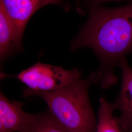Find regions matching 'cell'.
<instances>
[{"instance_id":"cell-3","label":"cell","mask_w":132,"mask_h":132,"mask_svg":"<svg viewBox=\"0 0 132 132\" xmlns=\"http://www.w3.org/2000/svg\"><path fill=\"white\" fill-rule=\"evenodd\" d=\"M81 77V71L77 69L67 70L61 67L41 63H37L16 76L27 87L23 91L24 97L60 90L79 80Z\"/></svg>"},{"instance_id":"cell-6","label":"cell","mask_w":132,"mask_h":132,"mask_svg":"<svg viewBox=\"0 0 132 132\" xmlns=\"http://www.w3.org/2000/svg\"><path fill=\"white\" fill-rule=\"evenodd\" d=\"M2 7L23 34L26 24L37 10L49 4L62 5V0H0Z\"/></svg>"},{"instance_id":"cell-2","label":"cell","mask_w":132,"mask_h":132,"mask_svg":"<svg viewBox=\"0 0 132 132\" xmlns=\"http://www.w3.org/2000/svg\"><path fill=\"white\" fill-rule=\"evenodd\" d=\"M89 79H79L60 90L36 94L57 120L70 132H96L97 122L90 102Z\"/></svg>"},{"instance_id":"cell-5","label":"cell","mask_w":132,"mask_h":132,"mask_svg":"<svg viewBox=\"0 0 132 132\" xmlns=\"http://www.w3.org/2000/svg\"><path fill=\"white\" fill-rule=\"evenodd\" d=\"M122 72V82L119 93L113 103L114 110L119 111L117 117L122 132H132V68L125 57L119 63Z\"/></svg>"},{"instance_id":"cell-10","label":"cell","mask_w":132,"mask_h":132,"mask_svg":"<svg viewBox=\"0 0 132 132\" xmlns=\"http://www.w3.org/2000/svg\"><path fill=\"white\" fill-rule=\"evenodd\" d=\"M131 1L132 0H86V2L89 5L90 9L95 6H97L99 4L109 2V1Z\"/></svg>"},{"instance_id":"cell-7","label":"cell","mask_w":132,"mask_h":132,"mask_svg":"<svg viewBox=\"0 0 132 132\" xmlns=\"http://www.w3.org/2000/svg\"><path fill=\"white\" fill-rule=\"evenodd\" d=\"M23 34L4 10L0 7V58L2 63L15 52L23 50Z\"/></svg>"},{"instance_id":"cell-1","label":"cell","mask_w":132,"mask_h":132,"mask_svg":"<svg viewBox=\"0 0 132 132\" xmlns=\"http://www.w3.org/2000/svg\"><path fill=\"white\" fill-rule=\"evenodd\" d=\"M82 47L92 48L99 59V69L89 77L91 83L103 89L117 83L116 67L132 53V1L116 8H92L71 46L72 51Z\"/></svg>"},{"instance_id":"cell-8","label":"cell","mask_w":132,"mask_h":132,"mask_svg":"<svg viewBox=\"0 0 132 132\" xmlns=\"http://www.w3.org/2000/svg\"><path fill=\"white\" fill-rule=\"evenodd\" d=\"M114 110L112 103L105 97L100 98L96 132H122L117 117L113 116Z\"/></svg>"},{"instance_id":"cell-4","label":"cell","mask_w":132,"mask_h":132,"mask_svg":"<svg viewBox=\"0 0 132 132\" xmlns=\"http://www.w3.org/2000/svg\"><path fill=\"white\" fill-rule=\"evenodd\" d=\"M23 104L10 100L1 92L0 132H28L30 129L37 114L24 112Z\"/></svg>"},{"instance_id":"cell-9","label":"cell","mask_w":132,"mask_h":132,"mask_svg":"<svg viewBox=\"0 0 132 132\" xmlns=\"http://www.w3.org/2000/svg\"><path fill=\"white\" fill-rule=\"evenodd\" d=\"M28 132H70L59 122L48 110L37 114V118Z\"/></svg>"}]
</instances>
